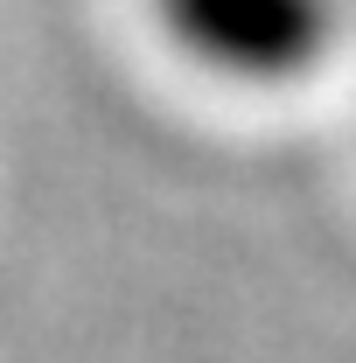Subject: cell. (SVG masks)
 <instances>
[{
	"instance_id": "6da1fadb",
	"label": "cell",
	"mask_w": 356,
	"mask_h": 363,
	"mask_svg": "<svg viewBox=\"0 0 356 363\" xmlns=\"http://www.w3.org/2000/svg\"><path fill=\"white\" fill-rule=\"evenodd\" d=\"M168 35L230 77H301L335 35V0H154Z\"/></svg>"
}]
</instances>
